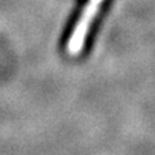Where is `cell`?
<instances>
[{"mask_svg": "<svg viewBox=\"0 0 155 155\" xmlns=\"http://www.w3.org/2000/svg\"><path fill=\"white\" fill-rule=\"evenodd\" d=\"M102 0H88L87 5L83 10V14L79 16V21H78L75 29H74L72 34L70 37V41H68L67 49L71 54H78L79 51L83 46V41H84V37L88 31V27H90L91 22H93L94 16H95L97 11H98V7L101 4Z\"/></svg>", "mask_w": 155, "mask_h": 155, "instance_id": "obj_1", "label": "cell"}]
</instances>
